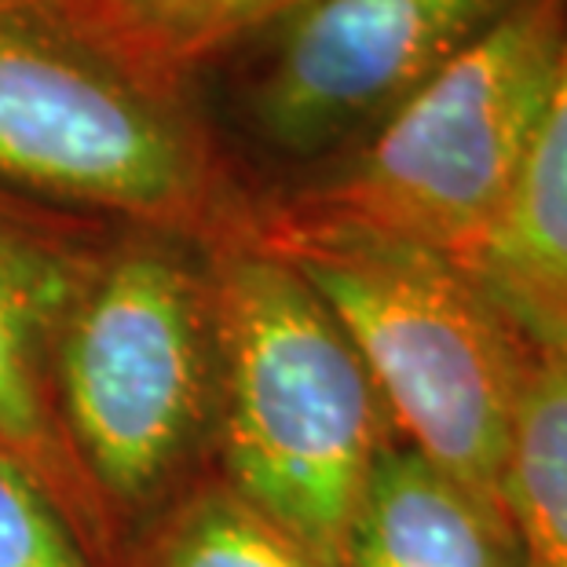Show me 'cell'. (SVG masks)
Segmentation results:
<instances>
[{"label":"cell","mask_w":567,"mask_h":567,"mask_svg":"<svg viewBox=\"0 0 567 567\" xmlns=\"http://www.w3.org/2000/svg\"><path fill=\"white\" fill-rule=\"evenodd\" d=\"M205 271L231 491L344 567L367 484L395 443L378 392L330 308L260 235L227 243Z\"/></svg>","instance_id":"obj_1"},{"label":"cell","mask_w":567,"mask_h":567,"mask_svg":"<svg viewBox=\"0 0 567 567\" xmlns=\"http://www.w3.org/2000/svg\"><path fill=\"white\" fill-rule=\"evenodd\" d=\"M355 348L395 440L502 509V468L530 337L432 249L282 209L257 231Z\"/></svg>","instance_id":"obj_2"},{"label":"cell","mask_w":567,"mask_h":567,"mask_svg":"<svg viewBox=\"0 0 567 567\" xmlns=\"http://www.w3.org/2000/svg\"><path fill=\"white\" fill-rule=\"evenodd\" d=\"M567 0H520L289 209L432 249L473 271L494 243L546 114Z\"/></svg>","instance_id":"obj_3"},{"label":"cell","mask_w":567,"mask_h":567,"mask_svg":"<svg viewBox=\"0 0 567 567\" xmlns=\"http://www.w3.org/2000/svg\"><path fill=\"white\" fill-rule=\"evenodd\" d=\"M0 184L173 235L213 205V165L173 78L48 0H0Z\"/></svg>","instance_id":"obj_4"},{"label":"cell","mask_w":567,"mask_h":567,"mask_svg":"<svg viewBox=\"0 0 567 567\" xmlns=\"http://www.w3.org/2000/svg\"><path fill=\"white\" fill-rule=\"evenodd\" d=\"M52 389L92 494L117 505L158 494L216 395L209 271L173 238L92 260L59 326Z\"/></svg>","instance_id":"obj_5"},{"label":"cell","mask_w":567,"mask_h":567,"mask_svg":"<svg viewBox=\"0 0 567 567\" xmlns=\"http://www.w3.org/2000/svg\"><path fill=\"white\" fill-rule=\"evenodd\" d=\"M520 0H305L260 33L252 132L311 168L363 143Z\"/></svg>","instance_id":"obj_6"},{"label":"cell","mask_w":567,"mask_h":567,"mask_svg":"<svg viewBox=\"0 0 567 567\" xmlns=\"http://www.w3.org/2000/svg\"><path fill=\"white\" fill-rule=\"evenodd\" d=\"M89 264L0 209V454L63 516H95L92 491L59 429L52 389L55 337Z\"/></svg>","instance_id":"obj_7"},{"label":"cell","mask_w":567,"mask_h":567,"mask_svg":"<svg viewBox=\"0 0 567 567\" xmlns=\"http://www.w3.org/2000/svg\"><path fill=\"white\" fill-rule=\"evenodd\" d=\"M344 567H527L498 505L395 440L373 468Z\"/></svg>","instance_id":"obj_8"},{"label":"cell","mask_w":567,"mask_h":567,"mask_svg":"<svg viewBox=\"0 0 567 567\" xmlns=\"http://www.w3.org/2000/svg\"><path fill=\"white\" fill-rule=\"evenodd\" d=\"M473 275L524 333H567V27L524 176Z\"/></svg>","instance_id":"obj_9"},{"label":"cell","mask_w":567,"mask_h":567,"mask_svg":"<svg viewBox=\"0 0 567 567\" xmlns=\"http://www.w3.org/2000/svg\"><path fill=\"white\" fill-rule=\"evenodd\" d=\"M530 363L502 468L527 567H567V333H527Z\"/></svg>","instance_id":"obj_10"},{"label":"cell","mask_w":567,"mask_h":567,"mask_svg":"<svg viewBox=\"0 0 567 567\" xmlns=\"http://www.w3.org/2000/svg\"><path fill=\"white\" fill-rule=\"evenodd\" d=\"M70 22L151 74L176 78L238 41L260 38L305 0H48Z\"/></svg>","instance_id":"obj_11"},{"label":"cell","mask_w":567,"mask_h":567,"mask_svg":"<svg viewBox=\"0 0 567 567\" xmlns=\"http://www.w3.org/2000/svg\"><path fill=\"white\" fill-rule=\"evenodd\" d=\"M151 567H330L231 487L195 494L151 553Z\"/></svg>","instance_id":"obj_12"},{"label":"cell","mask_w":567,"mask_h":567,"mask_svg":"<svg viewBox=\"0 0 567 567\" xmlns=\"http://www.w3.org/2000/svg\"><path fill=\"white\" fill-rule=\"evenodd\" d=\"M0 567H92L59 505L0 454Z\"/></svg>","instance_id":"obj_13"}]
</instances>
